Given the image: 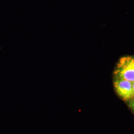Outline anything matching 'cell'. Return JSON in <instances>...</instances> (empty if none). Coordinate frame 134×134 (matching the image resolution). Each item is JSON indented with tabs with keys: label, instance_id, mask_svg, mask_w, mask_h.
Here are the masks:
<instances>
[{
	"label": "cell",
	"instance_id": "1",
	"mask_svg": "<svg viewBox=\"0 0 134 134\" xmlns=\"http://www.w3.org/2000/svg\"><path fill=\"white\" fill-rule=\"evenodd\" d=\"M115 74L117 78L134 81V57L121 58L117 65Z\"/></svg>",
	"mask_w": 134,
	"mask_h": 134
},
{
	"label": "cell",
	"instance_id": "2",
	"mask_svg": "<svg viewBox=\"0 0 134 134\" xmlns=\"http://www.w3.org/2000/svg\"><path fill=\"white\" fill-rule=\"evenodd\" d=\"M114 86L118 94L123 99L129 100L134 97L132 82L117 78L114 81Z\"/></svg>",
	"mask_w": 134,
	"mask_h": 134
},
{
	"label": "cell",
	"instance_id": "3",
	"mask_svg": "<svg viewBox=\"0 0 134 134\" xmlns=\"http://www.w3.org/2000/svg\"><path fill=\"white\" fill-rule=\"evenodd\" d=\"M129 106L132 109V110H133L134 112V97L132 99V100L130 101Z\"/></svg>",
	"mask_w": 134,
	"mask_h": 134
},
{
	"label": "cell",
	"instance_id": "4",
	"mask_svg": "<svg viewBox=\"0 0 134 134\" xmlns=\"http://www.w3.org/2000/svg\"><path fill=\"white\" fill-rule=\"evenodd\" d=\"M132 88H133V94L134 96V81L132 82Z\"/></svg>",
	"mask_w": 134,
	"mask_h": 134
}]
</instances>
